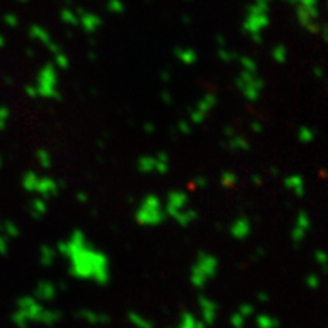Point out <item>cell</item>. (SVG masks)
Instances as JSON below:
<instances>
[{"mask_svg":"<svg viewBox=\"0 0 328 328\" xmlns=\"http://www.w3.org/2000/svg\"><path fill=\"white\" fill-rule=\"evenodd\" d=\"M230 145H231L234 149H246V148H248V142H246L243 137H236L234 140L230 142Z\"/></svg>","mask_w":328,"mask_h":328,"instance_id":"f546056e","label":"cell"},{"mask_svg":"<svg viewBox=\"0 0 328 328\" xmlns=\"http://www.w3.org/2000/svg\"><path fill=\"white\" fill-rule=\"evenodd\" d=\"M8 117H9V110L5 108V106H2L0 108V129L5 128V123H6Z\"/></svg>","mask_w":328,"mask_h":328,"instance_id":"d6a6232c","label":"cell"},{"mask_svg":"<svg viewBox=\"0 0 328 328\" xmlns=\"http://www.w3.org/2000/svg\"><path fill=\"white\" fill-rule=\"evenodd\" d=\"M38 290H43V292H38V295L44 299H52L55 296V287L50 283H41L38 286Z\"/></svg>","mask_w":328,"mask_h":328,"instance_id":"7402d4cb","label":"cell"},{"mask_svg":"<svg viewBox=\"0 0 328 328\" xmlns=\"http://www.w3.org/2000/svg\"><path fill=\"white\" fill-rule=\"evenodd\" d=\"M240 63H242V66H243L245 72L255 73V70H257V64H255V61H252V60H249V58H242V60H240Z\"/></svg>","mask_w":328,"mask_h":328,"instance_id":"83f0119b","label":"cell"},{"mask_svg":"<svg viewBox=\"0 0 328 328\" xmlns=\"http://www.w3.org/2000/svg\"><path fill=\"white\" fill-rule=\"evenodd\" d=\"M164 211L182 227L190 225L196 219V211L188 208V198L184 192H170L164 205Z\"/></svg>","mask_w":328,"mask_h":328,"instance_id":"7a4b0ae2","label":"cell"},{"mask_svg":"<svg viewBox=\"0 0 328 328\" xmlns=\"http://www.w3.org/2000/svg\"><path fill=\"white\" fill-rule=\"evenodd\" d=\"M214 105H216V97H214L213 94L205 96V97L198 103V110H195V111L192 113V122H193V123H201V122L205 119L207 113H208Z\"/></svg>","mask_w":328,"mask_h":328,"instance_id":"30bf717a","label":"cell"},{"mask_svg":"<svg viewBox=\"0 0 328 328\" xmlns=\"http://www.w3.org/2000/svg\"><path fill=\"white\" fill-rule=\"evenodd\" d=\"M298 137H299V140H301L303 143H310V142L315 140V131L310 129V128H307V126H303V128L299 129Z\"/></svg>","mask_w":328,"mask_h":328,"instance_id":"603a6c76","label":"cell"},{"mask_svg":"<svg viewBox=\"0 0 328 328\" xmlns=\"http://www.w3.org/2000/svg\"><path fill=\"white\" fill-rule=\"evenodd\" d=\"M24 91L31 96V97H37L38 96V93H37V88H35V85H28L26 88H24Z\"/></svg>","mask_w":328,"mask_h":328,"instance_id":"d590c367","label":"cell"},{"mask_svg":"<svg viewBox=\"0 0 328 328\" xmlns=\"http://www.w3.org/2000/svg\"><path fill=\"white\" fill-rule=\"evenodd\" d=\"M251 228H252V227H251V222H249L248 217H239V219H236V221L233 222L230 233H231V236H233L234 239L243 240V239H246V237L251 234Z\"/></svg>","mask_w":328,"mask_h":328,"instance_id":"4fadbf2b","label":"cell"},{"mask_svg":"<svg viewBox=\"0 0 328 328\" xmlns=\"http://www.w3.org/2000/svg\"><path fill=\"white\" fill-rule=\"evenodd\" d=\"M245 322H246V318L243 316V315H240L239 312L231 318V324H233L236 328H243Z\"/></svg>","mask_w":328,"mask_h":328,"instance_id":"f1b7e54d","label":"cell"},{"mask_svg":"<svg viewBox=\"0 0 328 328\" xmlns=\"http://www.w3.org/2000/svg\"><path fill=\"white\" fill-rule=\"evenodd\" d=\"M60 17H61V20L66 23V24H70V26H76V24H79V17H78V14L76 12H73L72 9H63L61 11V14H60Z\"/></svg>","mask_w":328,"mask_h":328,"instance_id":"d6986e66","label":"cell"},{"mask_svg":"<svg viewBox=\"0 0 328 328\" xmlns=\"http://www.w3.org/2000/svg\"><path fill=\"white\" fill-rule=\"evenodd\" d=\"M178 328H207V325L204 324L202 319H196L192 313L185 312V313H182V316H181L179 327Z\"/></svg>","mask_w":328,"mask_h":328,"instance_id":"2e32d148","label":"cell"},{"mask_svg":"<svg viewBox=\"0 0 328 328\" xmlns=\"http://www.w3.org/2000/svg\"><path fill=\"white\" fill-rule=\"evenodd\" d=\"M57 85H58V73L55 66L52 64L43 66V69L37 75V84H35L38 96L46 99H58L60 93Z\"/></svg>","mask_w":328,"mask_h":328,"instance_id":"5b68a950","label":"cell"},{"mask_svg":"<svg viewBox=\"0 0 328 328\" xmlns=\"http://www.w3.org/2000/svg\"><path fill=\"white\" fill-rule=\"evenodd\" d=\"M219 270V260L211 254H199L192 270H190V281L195 287L202 289L210 283Z\"/></svg>","mask_w":328,"mask_h":328,"instance_id":"3957f363","label":"cell"},{"mask_svg":"<svg viewBox=\"0 0 328 328\" xmlns=\"http://www.w3.org/2000/svg\"><path fill=\"white\" fill-rule=\"evenodd\" d=\"M78 17H79V24L84 28V31H87L88 34L97 31V28H100V17H97L96 14L91 12H84L82 9H78Z\"/></svg>","mask_w":328,"mask_h":328,"instance_id":"7c38bea8","label":"cell"},{"mask_svg":"<svg viewBox=\"0 0 328 328\" xmlns=\"http://www.w3.org/2000/svg\"><path fill=\"white\" fill-rule=\"evenodd\" d=\"M306 283L309 284V287H312V289H316V287L319 286V278H318L316 275H309Z\"/></svg>","mask_w":328,"mask_h":328,"instance_id":"e575fe53","label":"cell"},{"mask_svg":"<svg viewBox=\"0 0 328 328\" xmlns=\"http://www.w3.org/2000/svg\"><path fill=\"white\" fill-rule=\"evenodd\" d=\"M315 75H318V76L321 78V76H322V70H321V69H315Z\"/></svg>","mask_w":328,"mask_h":328,"instance_id":"f35d334b","label":"cell"},{"mask_svg":"<svg viewBox=\"0 0 328 328\" xmlns=\"http://www.w3.org/2000/svg\"><path fill=\"white\" fill-rule=\"evenodd\" d=\"M17 2H28V0H17Z\"/></svg>","mask_w":328,"mask_h":328,"instance_id":"60d3db41","label":"cell"},{"mask_svg":"<svg viewBox=\"0 0 328 328\" xmlns=\"http://www.w3.org/2000/svg\"><path fill=\"white\" fill-rule=\"evenodd\" d=\"M295 6H318V0H287Z\"/></svg>","mask_w":328,"mask_h":328,"instance_id":"1f68e13d","label":"cell"},{"mask_svg":"<svg viewBox=\"0 0 328 328\" xmlns=\"http://www.w3.org/2000/svg\"><path fill=\"white\" fill-rule=\"evenodd\" d=\"M178 58L184 63V64H193L196 61V53L192 49H182V50H176Z\"/></svg>","mask_w":328,"mask_h":328,"instance_id":"44dd1931","label":"cell"},{"mask_svg":"<svg viewBox=\"0 0 328 328\" xmlns=\"http://www.w3.org/2000/svg\"><path fill=\"white\" fill-rule=\"evenodd\" d=\"M309 230H310V219H309L307 213H299V216L296 219V225L292 231V240L295 243H299L306 237Z\"/></svg>","mask_w":328,"mask_h":328,"instance_id":"8fae6325","label":"cell"},{"mask_svg":"<svg viewBox=\"0 0 328 328\" xmlns=\"http://www.w3.org/2000/svg\"><path fill=\"white\" fill-rule=\"evenodd\" d=\"M166 211L161 201L155 195H148L143 198L142 204L135 211V221L143 227H155L163 224L166 219Z\"/></svg>","mask_w":328,"mask_h":328,"instance_id":"277c9868","label":"cell"},{"mask_svg":"<svg viewBox=\"0 0 328 328\" xmlns=\"http://www.w3.org/2000/svg\"><path fill=\"white\" fill-rule=\"evenodd\" d=\"M55 64L60 69H67L69 67V58L63 53V50L55 55Z\"/></svg>","mask_w":328,"mask_h":328,"instance_id":"4316f807","label":"cell"},{"mask_svg":"<svg viewBox=\"0 0 328 328\" xmlns=\"http://www.w3.org/2000/svg\"><path fill=\"white\" fill-rule=\"evenodd\" d=\"M60 251L69 258L70 274L79 280L106 284L110 281L108 257L88 242L82 231H73L69 240L60 245Z\"/></svg>","mask_w":328,"mask_h":328,"instance_id":"6da1fadb","label":"cell"},{"mask_svg":"<svg viewBox=\"0 0 328 328\" xmlns=\"http://www.w3.org/2000/svg\"><path fill=\"white\" fill-rule=\"evenodd\" d=\"M278 319H275L274 316L269 315H261L257 318V325L260 328H277L278 327Z\"/></svg>","mask_w":328,"mask_h":328,"instance_id":"ffe728a7","label":"cell"},{"mask_svg":"<svg viewBox=\"0 0 328 328\" xmlns=\"http://www.w3.org/2000/svg\"><path fill=\"white\" fill-rule=\"evenodd\" d=\"M237 182V176L233 172H225L222 173V184L225 187H233Z\"/></svg>","mask_w":328,"mask_h":328,"instance_id":"d4e9b609","label":"cell"},{"mask_svg":"<svg viewBox=\"0 0 328 328\" xmlns=\"http://www.w3.org/2000/svg\"><path fill=\"white\" fill-rule=\"evenodd\" d=\"M106 6H108V9H110L111 12H114V14H122L123 9H125L122 0H110Z\"/></svg>","mask_w":328,"mask_h":328,"instance_id":"484cf974","label":"cell"},{"mask_svg":"<svg viewBox=\"0 0 328 328\" xmlns=\"http://www.w3.org/2000/svg\"><path fill=\"white\" fill-rule=\"evenodd\" d=\"M272 57H274V60H275L277 63L283 64V63L286 61V58H287V50H286V47H284V46H277V47L272 50Z\"/></svg>","mask_w":328,"mask_h":328,"instance_id":"cb8c5ba5","label":"cell"},{"mask_svg":"<svg viewBox=\"0 0 328 328\" xmlns=\"http://www.w3.org/2000/svg\"><path fill=\"white\" fill-rule=\"evenodd\" d=\"M199 309H201V316L205 325H211L216 321L217 316V304L205 296L199 298Z\"/></svg>","mask_w":328,"mask_h":328,"instance_id":"9c48e42d","label":"cell"},{"mask_svg":"<svg viewBox=\"0 0 328 328\" xmlns=\"http://www.w3.org/2000/svg\"><path fill=\"white\" fill-rule=\"evenodd\" d=\"M137 167L142 173H166L169 170V157L166 154L157 157H142Z\"/></svg>","mask_w":328,"mask_h":328,"instance_id":"52a82bcc","label":"cell"},{"mask_svg":"<svg viewBox=\"0 0 328 328\" xmlns=\"http://www.w3.org/2000/svg\"><path fill=\"white\" fill-rule=\"evenodd\" d=\"M29 35H31V38H34V40L43 43L46 47H47L49 44L53 43L52 38H50V35H49V32H47L44 28L38 26V24H32V26L29 28Z\"/></svg>","mask_w":328,"mask_h":328,"instance_id":"5bb4252c","label":"cell"},{"mask_svg":"<svg viewBox=\"0 0 328 328\" xmlns=\"http://www.w3.org/2000/svg\"><path fill=\"white\" fill-rule=\"evenodd\" d=\"M269 24V18L266 12H248V18L243 23V28L255 38L260 37V31Z\"/></svg>","mask_w":328,"mask_h":328,"instance_id":"ba28073f","label":"cell"},{"mask_svg":"<svg viewBox=\"0 0 328 328\" xmlns=\"http://www.w3.org/2000/svg\"><path fill=\"white\" fill-rule=\"evenodd\" d=\"M3 20H5V23H6L9 28H17V26H18V18H17L14 14H6V15L3 17Z\"/></svg>","mask_w":328,"mask_h":328,"instance_id":"4dcf8cb0","label":"cell"},{"mask_svg":"<svg viewBox=\"0 0 328 328\" xmlns=\"http://www.w3.org/2000/svg\"><path fill=\"white\" fill-rule=\"evenodd\" d=\"M81 315L82 319H85L90 324H105V322H108V316L94 313L91 310H84V312H81Z\"/></svg>","mask_w":328,"mask_h":328,"instance_id":"e0dca14e","label":"cell"},{"mask_svg":"<svg viewBox=\"0 0 328 328\" xmlns=\"http://www.w3.org/2000/svg\"><path fill=\"white\" fill-rule=\"evenodd\" d=\"M237 84L248 100H257L260 96V91L263 90V81L258 79L255 73L245 72V70L237 79Z\"/></svg>","mask_w":328,"mask_h":328,"instance_id":"8992f818","label":"cell"},{"mask_svg":"<svg viewBox=\"0 0 328 328\" xmlns=\"http://www.w3.org/2000/svg\"><path fill=\"white\" fill-rule=\"evenodd\" d=\"M315 258L322 264V267L324 269H327V263H328V255L325 252H321V251H318L316 254H315Z\"/></svg>","mask_w":328,"mask_h":328,"instance_id":"836d02e7","label":"cell"},{"mask_svg":"<svg viewBox=\"0 0 328 328\" xmlns=\"http://www.w3.org/2000/svg\"><path fill=\"white\" fill-rule=\"evenodd\" d=\"M286 187L289 190H292L295 195L298 196H303L304 195V179L299 176V175H292V176H287L286 181H284Z\"/></svg>","mask_w":328,"mask_h":328,"instance_id":"9a60e30c","label":"cell"},{"mask_svg":"<svg viewBox=\"0 0 328 328\" xmlns=\"http://www.w3.org/2000/svg\"><path fill=\"white\" fill-rule=\"evenodd\" d=\"M5 46V38H3V35H0V47H3Z\"/></svg>","mask_w":328,"mask_h":328,"instance_id":"ab89813d","label":"cell"},{"mask_svg":"<svg viewBox=\"0 0 328 328\" xmlns=\"http://www.w3.org/2000/svg\"><path fill=\"white\" fill-rule=\"evenodd\" d=\"M129 322L132 324V325H135L137 328H154L152 325V322L148 319V318H145V316H142V315H139V313H129Z\"/></svg>","mask_w":328,"mask_h":328,"instance_id":"ac0fdd59","label":"cell"},{"mask_svg":"<svg viewBox=\"0 0 328 328\" xmlns=\"http://www.w3.org/2000/svg\"><path fill=\"white\" fill-rule=\"evenodd\" d=\"M319 34L325 38V41H328V24L319 26Z\"/></svg>","mask_w":328,"mask_h":328,"instance_id":"8d00e7d4","label":"cell"},{"mask_svg":"<svg viewBox=\"0 0 328 328\" xmlns=\"http://www.w3.org/2000/svg\"><path fill=\"white\" fill-rule=\"evenodd\" d=\"M179 128H181V129H184V132H190V128H188V126H187V125H185L184 122H182V123L179 125Z\"/></svg>","mask_w":328,"mask_h":328,"instance_id":"74e56055","label":"cell"}]
</instances>
